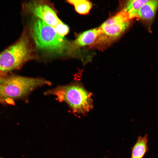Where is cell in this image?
I'll list each match as a JSON object with an SVG mask.
<instances>
[{"label": "cell", "instance_id": "6da1fadb", "mask_svg": "<svg viewBox=\"0 0 158 158\" xmlns=\"http://www.w3.org/2000/svg\"><path fill=\"white\" fill-rule=\"evenodd\" d=\"M30 34L39 49L47 52L60 54L66 48L64 37L60 36L54 28L37 18L30 24Z\"/></svg>", "mask_w": 158, "mask_h": 158}, {"label": "cell", "instance_id": "8fae6325", "mask_svg": "<svg viewBox=\"0 0 158 158\" xmlns=\"http://www.w3.org/2000/svg\"><path fill=\"white\" fill-rule=\"evenodd\" d=\"M147 0H130L128 1L124 9L129 16L131 19L135 18V16L139 9Z\"/></svg>", "mask_w": 158, "mask_h": 158}, {"label": "cell", "instance_id": "7a4b0ae2", "mask_svg": "<svg viewBox=\"0 0 158 158\" xmlns=\"http://www.w3.org/2000/svg\"><path fill=\"white\" fill-rule=\"evenodd\" d=\"M45 94L55 96L59 101L65 102L77 114H84L92 108L91 94L80 84L60 86L47 91Z\"/></svg>", "mask_w": 158, "mask_h": 158}, {"label": "cell", "instance_id": "5bb4252c", "mask_svg": "<svg viewBox=\"0 0 158 158\" xmlns=\"http://www.w3.org/2000/svg\"><path fill=\"white\" fill-rule=\"evenodd\" d=\"M103 158H106V157H103Z\"/></svg>", "mask_w": 158, "mask_h": 158}, {"label": "cell", "instance_id": "3957f363", "mask_svg": "<svg viewBox=\"0 0 158 158\" xmlns=\"http://www.w3.org/2000/svg\"><path fill=\"white\" fill-rule=\"evenodd\" d=\"M29 40L24 32L19 39L0 53V72L17 69L25 62L34 58Z\"/></svg>", "mask_w": 158, "mask_h": 158}, {"label": "cell", "instance_id": "9c48e42d", "mask_svg": "<svg viewBox=\"0 0 158 158\" xmlns=\"http://www.w3.org/2000/svg\"><path fill=\"white\" fill-rule=\"evenodd\" d=\"M148 134L139 136L132 148L131 158H143L148 150L147 145Z\"/></svg>", "mask_w": 158, "mask_h": 158}, {"label": "cell", "instance_id": "7c38bea8", "mask_svg": "<svg viewBox=\"0 0 158 158\" xmlns=\"http://www.w3.org/2000/svg\"><path fill=\"white\" fill-rule=\"evenodd\" d=\"M54 28L58 34L63 37L67 34L69 31L68 27L62 21Z\"/></svg>", "mask_w": 158, "mask_h": 158}, {"label": "cell", "instance_id": "30bf717a", "mask_svg": "<svg viewBox=\"0 0 158 158\" xmlns=\"http://www.w3.org/2000/svg\"><path fill=\"white\" fill-rule=\"evenodd\" d=\"M67 1L73 5L76 11L81 14L88 13L92 7V3L88 0H71Z\"/></svg>", "mask_w": 158, "mask_h": 158}, {"label": "cell", "instance_id": "5b68a950", "mask_svg": "<svg viewBox=\"0 0 158 158\" xmlns=\"http://www.w3.org/2000/svg\"><path fill=\"white\" fill-rule=\"evenodd\" d=\"M51 83L42 78L14 75L2 81L0 84V97L14 99L24 96L36 88Z\"/></svg>", "mask_w": 158, "mask_h": 158}, {"label": "cell", "instance_id": "ba28073f", "mask_svg": "<svg viewBox=\"0 0 158 158\" xmlns=\"http://www.w3.org/2000/svg\"><path fill=\"white\" fill-rule=\"evenodd\" d=\"M101 30L99 27L85 31L78 36L75 41V47H79L92 45L100 34Z\"/></svg>", "mask_w": 158, "mask_h": 158}, {"label": "cell", "instance_id": "52a82bcc", "mask_svg": "<svg viewBox=\"0 0 158 158\" xmlns=\"http://www.w3.org/2000/svg\"><path fill=\"white\" fill-rule=\"evenodd\" d=\"M158 7V0H149L138 11L135 16L146 23L153 20Z\"/></svg>", "mask_w": 158, "mask_h": 158}, {"label": "cell", "instance_id": "4fadbf2b", "mask_svg": "<svg viewBox=\"0 0 158 158\" xmlns=\"http://www.w3.org/2000/svg\"><path fill=\"white\" fill-rule=\"evenodd\" d=\"M2 81V80L0 76V84L1 83Z\"/></svg>", "mask_w": 158, "mask_h": 158}, {"label": "cell", "instance_id": "277c9868", "mask_svg": "<svg viewBox=\"0 0 158 158\" xmlns=\"http://www.w3.org/2000/svg\"><path fill=\"white\" fill-rule=\"evenodd\" d=\"M130 19L124 9L108 19L99 27L101 33L90 48L102 50L109 46L124 32Z\"/></svg>", "mask_w": 158, "mask_h": 158}, {"label": "cell", "instance_id": "8992f818", "mask_svg": "<svg viewBox=\"0 0 158 158\" xmlns=\"http://www.w3.org/2000/svg\"><path fill=\"white\" fill-rule=\"evenodd\" d=\"M26 7L30 13L53 28L61 22L54 10L47 4L33 2L28 4Z\"/></svg>", "mask_w": 158, "mask_h": 158}]
</instances>
